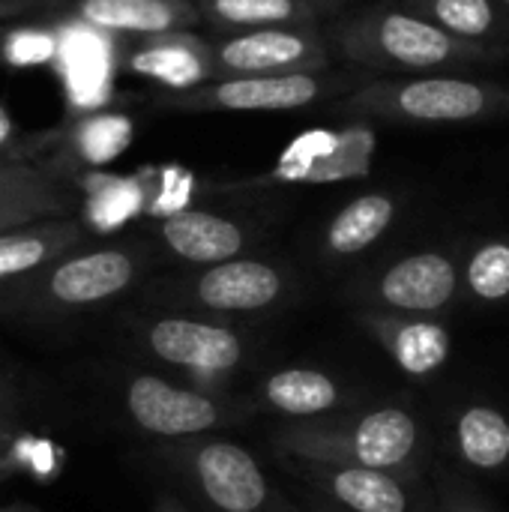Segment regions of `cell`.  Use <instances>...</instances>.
Returning a JSON list of instances; mask_svg holds the SVG:
<instances>
[{
    "instance_id": "1",
    "label": "cell",
    "mask_w": 509,
    "mask_h": 512,
    "mask_svg": "<svg viewBox=\"0 0 509 512\" xmlns=\"http://www.w3.org/2000/svg\"><path fill=\"white\" fill-rule=\"evenodd\" d=\"M147 252L135 243L81 246L48 267L0 285V321L51 330L123 297L144 273Z\"/></svg>"
},
{
    "instance_id": "2",
    "label": "cell",
    "mask_w": 509,
    "mask_h": 512,
    "mask_svg": "<svg viewBox=\"0 0 509 512\" xmlns=\"http://www.w3.org/2000/svg\"><path fill=\"white\" fill-rule=\"evenodd\" d=\"M336 42L354 63L393 72H426L489 57L483 42L459 39L423 15L396 9H375L351 18L336 30Z\"/></svg>"
},
{
    "instance_id": "3",
    "label": "cell",
    "mask_w": 509,
    "mask_h": 512,
    "mask_svg": "<svg viewBox=\"0 0 509 512\" xmlns=\"http://www.w3.org/2000/svg\"><path fill=\"white\" fill-rule=\"evenodd\" d=\"M417 444V420L402 408H378L351 423H303L279 432V450L306 465L396 471L414 459Z\"/></svg>"
},
{
    "instance_id": "4",
    "label": "cell",
    "mask_w": 509,
    "mask_h": 512,
    "mask_svg": "<svg viewBox=\"0 0 509 512\" xmlns=\"http://www.w3.org/2000/svg\"><path fill=\"white\" fill-rule=\"evenodd\" d=\"M504 108H509V87L447 75L375 81L342 102V111L351 117L393 123H471Z\"/></svg>"
},
{
    "instance_id": "5",
    "label": "cell",
    "mask_w": 509,
    "mask_h": 512,
    "mask_svg": "<svg viewBox=\"0 0 509 512\" xmlns=\"http://www.w3.org/2000/svg\"><path fill=\"white\" fill-rule=\"evenodd\" d=\"M219 512H261L270 501V483L249 450L225 438L189 441L162 453Z\"/></svg>"
},
{
    "instance_id": "6",
    "label": "cell",
    "mask_w": 509,
    "mask_h": 512,
    "mask_svg": "<svg viewBox=\"0 0 509 512\" xmlns=\"http://www.w3.org/2000/svg\"><path fill=\"white\" fill-rule=\"evenodd\" d=\"M129 333L144 354L186 372L228 375L246 357V342L231 327L189 315L165 312L153 318H135Z\"/></svg>"
},
{
    "instance_id": "7",
    "label": "cell",
    "mask_w": 509,
    "mask_h": 512,
    "mask_svg": "<svg viewBox=\"0 0 509 512\" xmlns=\"http://www.w3.org/2000/svg\"><path fill=\"white\" fill-rule=\"evenodd\" d=\"M120 411L132 429L165 441L198 438L228 420V408L216 399L159 375L126 378L120 387Z\"/></svg>"
},
{
    "instance_id": "8",
    "label": "cell",
    "mask_w": 509,
    "mask_h": 512,
    "mask_svg": "<svg viewBox=\"0 0 509 512\" xmlns=\"http://www.w3.org/2000/svg\"><path fill=\"white\" fill-rule=\"evenodd\" d=\"M219 78L246 75H303L324 72L330 57L324 39L309 27L243 30L213 45Z\"/></svg>"
},
{
    "instance_id": "9",
    "label": "cell",
    "mask_w": 509,
    "mask_h": 512,
    "mask_svg": "<svg viewBox=\"0 0 509 512\" xmlns=\"http://www.w3.org/2000/svg\"><path fill=\"white\" fill-rule=\"evenodd\" d=\"M165 306H201L210 312H261L282 300L285 276L279 267L252 258H234L204 267L183 285H159Z\"/></svg>"
},
{
    "instance_id": "10",
    "label": "cell",
    "mask_w": 509,
    "mask_h": 512,
    "mask_svg": "<svg viewBox=\"0 0 509 512\" xmlns=\"http://www.w3.org/2000/svg\"><path fill=\"white\" fill-rule=\"evenodd\" d=\"M330 87L333 81L318 72L216 78L192 90H177L162 105L177 111H294L321 99Z\"/></svg>"
},
{
    "instance_id": "11",
    "label": "cell",
    "mask_w": 509,
    "mask_h": 512,
    "mask_svg": "<svg viewBox=\"0 0 509 512\" xmlns=\"http://www.w3.org/2000/svg\"><path fill=\"white\" fill-rule=\"evenodd\" d=\"M459 291V270L444 252H417L387 267L375 285V300L387 312L435 315Z\"/></svg>"
},
{
    "instance_id": "12",
    "label": "cell",
    "mask_w": 509,
    "mask_h": 512,
    "mask_svg": "<svg viewBox=\"0 0 509 512\" xmlns=\"http://www.w3.org/2000/svg\"><path fill=\"white\" fill-rule=\"evenodd\" d=\"M123 63L129 72L171 87V93L192 90L198 84H207L210 78H219L213 45L192 36L189 30L144 36V42L126 51Z\"/></svg>"
},
{
    "instance_id": "13",
    "label": "cell",
    "mask_w": 509,
    "mask_h": 512,
    "mask_svg": "<svg viewBox=\"0 0 509 512\" xmlns=\"http://www.w3.org/2000/svg\"><path fill=\"white\" fill-rule=\"evenodd\" d=\"M360 324L408 375H432L450 357V333L426 315L402 312H363Z\"/></svg>"
},
{
    "instance_id": "14",
    "label": "cell",
    "mask_w": 509,
    "mask_h": 512,
    "mask_svg": "<svg viewBox=\"0 0 509 512\" xmlns=\"http://www.w3.org/2000/svg\"><path fill=\"white\" fill-rule=\"evenodd\" d=\"M156 234L171 255L204 267L234 261L249 243L240 222L207 210H177L159 222Z\"/></svg>"
},
{
    "instance_id": "15",
    "label": "cell",
    "mask_w": 509,
    "mask_h": 512,
    "mask_svg": "<svg viewBox=\"0 0 509 512\" xmlns=\"http://www.w3.org/2000/svg\"><path fill=\"white\" fill-rule=\"evenodd\" d=\"M375 138L369 129H345V132H318L300 138V144L282 159L279 174L288 180H345L369 171Z\"/></svg>"
},
{
    "instance_id": "16",
    "label": "cell",
    "mask_w": 509,
    "mask_h": 512,
    "mask_svg": "<svg viewBox=\"0 0 509 512\" xmlns=\"http://www.w3.org/2000/svg\"><path fill=\"white\" fill-rule=\"evenodd\" d=\"M75 12L99 30L135 36L180 33L204 21L195 0H81Z\"/></svg>"
},
{
    "instance_id": "17",
    "label": "cell",
    "mask_w": 509,
    "mask_h": 512,
    "mask_svg": "<svg viewBox=\"0 0 509 512\" xmlns=\"http://www.w3.org/2000/svg\"><path fill=\"white\" fill-rule=\"evenodd\" d=\"M87 243V231L78 219L60 216L24 225L0 237V285L18 282L51 261L81 249Z\"/></svg>"
},
{
    "instance_id": "18",
    "label": "cell",
    "mask_w": 509,
    "mask_h": 512,
    "mask_svg": "<svg viewBox=\"0 0 509 512\" xmlns=\"http://www.w3.org/2000/svg\"><path fill=\"white\" fill-rule=\"evenodd\" d=\"M324 489L351 512H408V495L390 471L318 465Z\"/></svg>"
},
{
    "instance_id": "19",
    "label": "cell",
    "mask_w": 509,
    "mask_h": 512,
    "mask_svg": "<svg viewBox=\"0 0 509 512\" xmlns=\"http://www.w3.org/2000/svg\"><path fill=\"white\" fill-rule=\"evenodd\" d=\"M72 207V189L48 168H39L30 180L0 192V237L33 222L72 216Z\"/></svg>"
},
{
    "instance_id": "20",
    "label": "cell",
    "mask_w": 509,
    "mask_h": 512,
    "mask_svg": "<svg viewBox=\"0 0 509 512\" xmlns=\"http://www.w3.org/2000/svg\"><path fill=\"white\" fill-rule=\"evenodd\" d=\"M264 402L288 417H321L342 399V387L318 369H282L264 378Z\"/></svg>"
},
{
    "instance_id": "21",
    "label": "cell",
    "mask_w": 509,
    "mask_h": 512,
    "mask_svg": "<svg viewBox=\"0 0 509 512\" xmlns=\"http://www.w3.org/2000/svg\"><path fill=\"white\" fill-rule=\"evenodd\" d=\"M204 21L228 30H264V27H309L315 21V3L309 0H201Z\"/></svg>"
},
{
    "instance_id": "22",
    "label": "cell",
    "mask_w": 509,
    "mask_h": 512,
    "mask_svg": "<svg viewBox=\"0 0 509 512\" xmlns=\"http://www.w3.org/2000/svg\"><path fill=\"white\" fill-rule=\"evenodd\" d=\"M393 216L396 201L390 195H360L333 216L327 228V249L333 255H360L381 240V234L393 225Z\"/></svg>"
},
{
    "instance_id": "23",
    "label": "cell",
    "mask_w": 509,
    "mask_h": 512,
    "mask_svg": "<svg viewBox=\"0 0 509 512\" xmlns=\"http://www.w3.org/2000/svg\"><path fill=\"white\" fill-rule=\"evenodd\" d=\"M456 447L471 468H504L509 462V420L489 405L465 408L456 420Z\"/></svg>"
},
{
    "instance_id": "24",
    "label": "cell",
    "mask_w": 509,
    "mask_h": 512,
    "mask_svg": "<svg viewBox=\"0 0 509 512\" xmlns=\"http://www.w3.org/2000/svg\"><path fill=\"white\" fill-rule=\"evenodd\" d=\"M417 9L432 24L468 42H480L498 27V12L492 0H417Z\"/></svg>"
},
{
    "instance_id": "25",
    "label": "cell",
    "mask_w": 509,
    "mask_h": 512,
    "mask_svg": "<svg viewBox=\"0 0 509 512\" xmlns=\"http://www.w3.org/2000/svg\"><path fill=\"white\" fill-rule=\"evenodd\" d=\"M465 282L483 303L509 300V240H489L468 258Z\"/></svg>"
},
{
    "instance_id": "26",
    "label": "cell",
    "mask_w": 509,
    "mask_h": 512,
    "mask_svg": "<svg viewBox=\"0 0 509 512\" xmlns=\"http://www.w3.org/2000/svg\"><path fill=\"white\" fill-rule=\"evenodd\" d=\"M42 165H30V162H21L15 156H0V192L30 180Z\"/></svg>"
},
{
    "instance_id": "27",
    "label": "cell",
    "mask_w": 509,
    "mask_h": 512,
    "mask_svg": "<svg viewBox=\"0 0 509 512\" xmlns=\"http://www.w3.org/2000/svg\"><path fill=\"white\" fill-rule=\"evenodd\" d=\"M30 393L6 372H0V408H27Z\"/></svg>"
},
{
    "instance_id": "28",
    "label": "cell",
    "mask_w": 509,
    "mask_h": 512,
    "mask_svg": "<svg viewBox=\"0 0 509 512\" xmlns=\"http://www.w3.org/2000/svg\"><path fill=\"white\" fill-rule=\"evenodd\" d=\"M24 411L27 408H0V444H6V438H12L21 429Z\"/></svg>"
},
{
    "instance_id": "29",
    "label": "cell",
    "mask_w": 509,
    "mask_h": 512,
    "mask_svg": "<svg viewBox=\"0 0 509 512\" xmlns=\"http://www.w3.org/2000/svg\"><path fill=\"white\" fill-rule=\"evenodd\" d=\"M48 3H57V0H0V18L21 15V12H30L36 6H48Z\"/></svg>"
},
{
    "instance_id": "30",
    "label": "cell",
    "mask_w": 509,
    "mask_h": 512,
    "mask_svg": "<svg viewBox=\"0 0 509 512\" xmlns=\"http://www.w3.org/2000/svg\"><path fill=\"white\" fill-rule=\"evenodd\" d=\"M450 512H486V510H480V507H465V504H459V507H453Z\"/></svg>"
},
{
    "instance_id": "31",
    "label": "cell",
    "mask_w": 509,
    "mask_h": 512,
    "mask_svg": "<svg viewBox=\"0 0 509 512\" xmlns=\"http://www.w3.org/2000/svg\"><path fill=\"white\" fill-rule=\"evenodd\" d=\"M309 3H315V0H309ZM327 3H333V0H327Z\"/></svg>"
},
{
    "instance_id": "32",
    "label": "cell",
    "mask_w": 509,
    "mask_h": 512,
    "mask_svg": "<svg viewBox=\"0 0 509 512\" xmlns=\"http://www.w3.org/2000/svg\"><path fill=\"white\" fill-rule=\"evenodd\" d=\"M504 3H507V6H509V0H504Z\"/></svg>"
},
{
    "instance_id": "33",
    "label": "cell",
    "mask_w": 509,
    "mask_h": 512,
    "mask_svg": "<svg viewBox=\"0 0 509 512\" xmlns=\"http://www.w3.org/2000/svg\"><path fill=\"white\" fill-rule=\"evenodd\" d=\"M171 512H180V510H171Z\"/></svg>"
},
{
    "instance_id": "34",
    "label": "cell",
    "mask_w": 509,
    "mask_h": 512,
    "mask_svg": "<svg viewBox=\"0 0 509 512\" xmlns=\"http://www.w3.org/2000/svg\"><path fill=\"white\" fill-rule=\"evenodd\" d=\"M78 3H81V0H78Z\"/></svg>"
}]
</instances>
